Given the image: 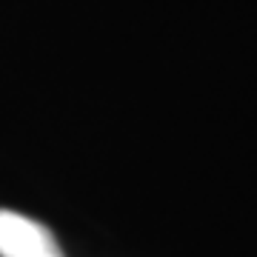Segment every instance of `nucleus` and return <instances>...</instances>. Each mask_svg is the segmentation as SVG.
<instances>
[{
    "label": "nucleus",
    "mask_w": 257,
    "mask_h": 257,
    "mask_svg": "<svg viewBox=\"0 0 257 257\" xmlns=\"http://www.w3.org/2000/svg\"><path fill=\"white\" fill-rule=\"evenodd\" d=\"M0 257H63V251L46 226L0 209Z\"/></svg>",
    "instance_id": "nucleus-1"
}]
</instances>
